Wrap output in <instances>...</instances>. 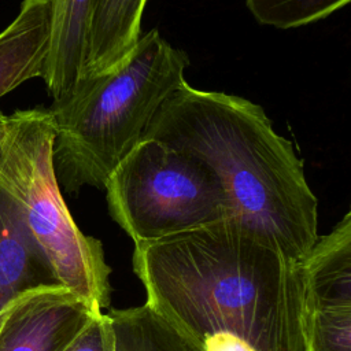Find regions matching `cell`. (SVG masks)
<instances>
[{"label": "cell", "instance_id": "9", "mask_svg": "<svg viewBox=\"0 0 351 351\" xmlns=\"http://www.w3.org/2000/svg\"><path fill=\"white\" fill-rule=\"evenodd\" d=\"M51 0H22L0 32V97L22 82L43 77L51 40Z\"/></svg>", "mask_w": 351, "mask_h": 351}, {"label": "cell", "instance_id": "12", "mask_svg": "<svg viewBox=\"0 0 351 351\" xmlns=\"http://www.w3.org/2000/svg\"><path fill=\"white\" fill-rule=\"evenodd\" d=\"M115 351H189L180 337L144 303L110 308Z\"/></svg>", "mask_w": 351, "mask_h": 351}, {"label": "cell", "instance_id": "8", "mask_svg": "<svg viewBox=\"0 0 351 351\" xmlns=\"http://www.w3.org/2000/svg\"><path fill=\"white\" fill-rule=\"evenodd\" d=\"M52 285L60 284L32 237L18 202L0 182V321L14 298Z\"/></svg>", "mask_w": 351, "mask_h": 351}, {"label": "cell", "instance_id": "11", "mask_svg": "<svg viewBox=\"0 0 351 351\" xmlns=\"http://www.w3.org/2000/svg\"><path fill=\"white\" fill-rule=\"evenodd\" d=\"M147 0H93L86 38L85 75H96L117 66L141 36Z\"/></svg>", "mask_w": 351, "mask_h": 351}, {"label": "cell", "instance_id": "5", "mask_svg": "<svg viewBox=\"0 0 351 351\" xmlns=\"http://www.w3.org/2000/svg\"><path fill=\"white\" fill-rule=\"evenodd\" d=\"M104 191L111 218L134 244L230 215L218 176L197 156L156 138H141L110 174Z\"/></svg>", "mask_w": 351, "mask_h": 351}, {"label": "cell", "instance_id": "14", "mask_svg": "<svg viewBox=\"0 0 351 351\" xmlns=\"http://www.w3.org/2000/svg\"><path fill=\"white\" fill-rule=\"evenodd\" d=\"M59 351H115L114 333L108 315L92 317L85 326Z\"/></svg>", "mask_w": 351, "mask_h": 351}, {"label": "cell", "instance_id": "13", "mask_svg": "<svg viewBox=\"0 0 351 351\" xmlns=\"http://www.w3.org/2000/svg\"><path fill=\"white\" fill-rule=\"evenodd\" d=\"M350 0H245L252 16L276 29L300 27L348 5Z\"/></svg>", "mask_w": 351, "mask_h": 351}, {"label": "cell", "instance_id": "4", "mask_svg": "<svg viewBox=\"0 0 351 351\" xmlns=\"http://www.w3.org/2000/svg\"><path fill=\"white\" fill-rule=\"evenodd\" d=\"M48 108L5 115L0 145V182L18 202L23 221L62 287L99 317L110 306V273L100 240L84 234L58 184Z\"/></svg>", "mask_w": 351, "mask_h": 351}, {"label": "cell", "instance_id": "2", "mask_svg": "<svg viewBox=\"0 0 351 351\" xmlns=\"http://www.w3.org/2000/svg\"><path fill=\"white\" fill-rule=\"evenodd\" d=\"M143 138L203 160L228 195L226 219L258 243L298 263L317 243L318 199L303 162L259 104L185 81L162 103Z\"/></svg>", "mask_w": 351, "mask_h": 351}, {"label": "cell", "instance_id": "7", "mask_svg": "<svg viewBox=\"0 0 351 351\" xmlns=\"http://www.w3.org/2000/svg\"><path fill=\"white\" fill-rule=\"evenodd\" d=\"M92 317L86 304L62 285L26 291L3 310L0 351H59Z\"/></svg>", "mask_w": 351, "mask_h": 351}, {"label": "cell", "instance_id": "3", "mask_svg": "<svg viewBox=\"0 0 351 351\" xmlns=\"http://www.w3.org/2000/svg\"><path fill=\"white\" fill-rule=\"evenodd\" d=\"M188 66L186 52L151 29L117 66L81 78L66 97L52 101L59 186L71 195L84 186L104 189L162 103L185 82Z\"/></svg>", "mask_w": 351, "mask_h": 351}, {"label": "cell", "instance_id": "6", "mask_svg": "<svg viewBox=\"0 0 351 351\" xmlns=\"http://www.w3.org/2000/svg\"><path fill=\"white\" fill-rule=\"evenodd\" d=\"M307 351H351V213L302 262Z\"/></svg>", "mask_w": 351, "mask_h": 351}, {"label": "cell", "instance_id": "15", "mask_svg": "<svg viewBox=\"0 0 351 351\" xmlns=\"http://www.w3.org/2000/svg\"><path fill=\"white\" fill-rule=\"evenodd\" d=\"M4 122H5V115L0 111V145H1V137H3V130H4Z\"/></svg>", "mask_w": 351, "mask_h": 351}, {"label": "cell", "instance_id": "10", "mask_svg": "<svg viewBox=\"0 0 351 351\" xmlns=\"http://www.w3.org/2000/svg\"><path fill=\"white\" fill-rule=\"evenodd\" d=\"M51 40L41 78L56 101L82 77L93 0H51Z\"/></svg>", "mask_w": 351, "mask_h": 351}, {"label": "cell", "instance_id": "1", "mask_svg": "<svg viewBox=\"0 0 351 351\" xmlns=\"http://www.w3.org/2000/svg\"><path fill=\"white\" fill-rule=\"evenodd\" d=\"M133 270L189 351H307L302 263L229 219L134 244Z\"/></svg>", "mask_w": 351, "mask_h": 351}]
</instances>
